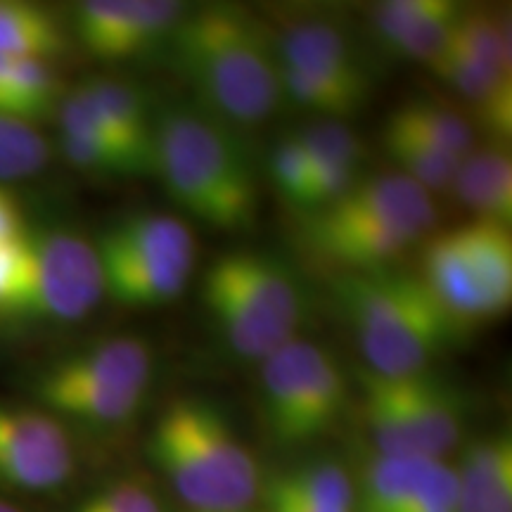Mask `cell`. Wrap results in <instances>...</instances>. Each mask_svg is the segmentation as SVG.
I'll return each mask as SVG.
<instances>
[{
  "label": "cell",
  "instance_id": "cell-1",
  "mask_svg": "<svg viewBox=\"0 0 512 512\" xmlns=\"http://www.w3.org/2000/svg\"><path fill=\"white\" fill-rule=\"evenodd\" d=\"M164 48L204 114L221 124L259 126L283 102L271 38L245 10L230 5L185 10Z\"/></svg>",
  "mask_w": 512,
  "mask_h": 512
},
{
  "label": "cell",
  "instance_id": "cell-2",
  "mask_svg": "<svg viewBox=\"0 0 512 512\" xmlns=\"http://www.w3.org/2000/svg\"><path fill=\"white\" fill-rule=\"evenodd\" d=\"M155 159L166 192L190 216L221 230L252 226L259 190L235 128L204 112L171 107L155 117Z\"/></svg>",
  "mask_w": 512,
  "mask_h": 512
},
{
  "label": "cell",
  "instance_id": "cell-3",
  "mask_svg": "<svg viewBox=\"0 0 512 512\" xmlns=\"http://www.w3.org/2000/svg\"><path fill=\"white\" fill-rule=\"evenodd\" d=\"M337 299L356 332L368 370L384 377L425 373L465 332L415 273L394 268L344 273Z\"/></svg>",
  "mask_w": 512,
  "mask_h": 512
},
{
  "label": "cell",
  "instance_id": "cell-4",
  "mask_svg": "<svg viewBox=\"0 0 512 512\" xmlns=\"http://www.w3.org/2000/svg\"><path fill=\"white\" fill-rule=\"evenodd\" d=\"M437 223L432 195L411 178H358L330 207L306 214L302 242L323 264L344 273L389 268Z\"/></svg>",
  "mask_w": 512,
  "mask_h": 512
},
{
  "label": "cell",
  "instance_id": "cell-5",
  "mask_svg": "<svg viewBox=\"0 0 512 512\" xmlns=\"http://www.w3.org/2000/svg\"><path fill=\"white\" fill-rule=\"evenodd\" d=\"M150 456L197 512H242L259 491V467L214 403L176 399L150 434Z\"/></svg>",
  "mask_w": 512,
  "mask_h": 512
},
{
  "label": "cell",
  "instance_id": "cell-6",
  "mask_svg": "<svg viewBox=\"0 0 512 512\" xmlns=\"http://www.w3.org/2000/svg\"><path fill=\"white\" fill-rule=\"evenodd\" d=\"M202 302L230 351L247 361H266L294 339L306 311L292 268L249 249L221 254L204 271Z\"/></svg>",
  "mask_w": 512,
  "mask_h": 512
},
{
  "label": "cell",
  "instance_id": "cell-7",
  "mask_svg": "<svg viewBox=\"0 0 512 512\" xmlns=\"http://www.w3.org/2000/svg\"><path fill=\"white\" fill-rule=\"evenodd\" d=\"M361 415L377 456L441 460L460 441L465 399L453 384L425 373L384 377L358 370Z\"/></svg>",
  "mask_w": 512,
  "mask_h": 512
},
{
  "label": "cell",
  "instance_id": "cell-8",
  "mask_svg": "<svg viewBox=\"0 0 512 512\" xmlns=\"http://www.w3.org/2000/svg\"><path fill=\"white\" fill-rule=\"evenodd\" d=\"M102 290L93 242L64 226L24 230L22 268L0 320L19 325H74L93 313Z\"/></svg>",
  "mask_w": 512,
  "mask_h": 512
},
{
  "label": "cell",
  "instance_id": "cell-9",
  "mask_svg": "<svg viewBox=\"0 0 512 512\" xmlns=\"http://www.w3.org/2000/svg\"><path fill=\"white\" fill-rule=\"evenodd\" d=\"M74 475L72 432L36 403L0 399V496H50Z\"/></svg>",
  "mask_w": 512,
  "mask_h": 512
},
{
  "label": "cell",
  "instance_id": "cell-10",
  "mask_svg": "<svg viewBox=\"0 0 512 512\" xmlns=\"http://www.w3.org/2000/svg\"><path fill=\"white\" fill-rule=\"evenodd\" d=\"M185 15L171 0H83L72 10V34L98 60H131L166 46Z\"/></svg>",
  "mask_w": 512,
  "mask_h": 512
},
{
  "label": "cell",
  "instance_id": "cell-11",
  "mask_svg": "<svg viewBox=\"0 0 512 512\" xmlns=\"http://www.w3.org/2000/svg\"><path fill=\"white\" fill-rule=\"evenodd\" d=\"M36 373L57 380L147 389L152 375V351L138 337H102L43 363Z\"/></svg>",
  "mask_w": 512,
  "mask_h": 512
},
{
  "label": "cell",
  "instance_id": "cell-12",
  "mask_svg": "<svg viewBox=\"0 0 512 512\" xmlns=\"http://www.w3.org/2000/svg\"><path fill=\"white\" fill-rule=\"evenodd\" d=\"M278 64L316 79L370 88V76L351 43L332 24L309 19L290 24L278 41Z\"/></svg>",
  "mask_w": 512,
  "mask_h": 512
},
{
  "label": "cell",
  "instance_id": "cell-13",
  "mask_svg": "<svg viewBox=\"0 0 512 512\" xmlns=\"http://www.w3.org/2000/svg\"><path fill=\"white\" fill-rule=\"evenodd\" d=\"M93 245L100 259L102 290L114 302L124 306H138V309H150V306L176 302L185 292V287H188V271H178V268L155 264V261H145L100 238Z\"/></svg>",
  "mask_w": 512,
  "mask_h": 512
},
{
  "label": "cell",
  "instance_id": "cell-14",
  "mask_svg": "<svg viewBox=\"0 0 512 512\" xmlns=\"http://www.w3.org/2000/svg\"><path fill=\"white\" fill-rule=\"evenodd\" d=\"M456 479L458 512H512L510 434L496 432L470 441L460 458Z\"/></svg>",
  "mask_w": 512,
  "mask_h": 512
},
{
  "label": "cell",
  "instance_id": "cell-15",
  "mask_svg": "<svg viewBox=\"0 0 512 512\" xmlns=\"http://www.w3.org/2000/svg\"><path fill=\"white\" fill-rule=\"evenodd\" d=\"M439 79L470 105L477 124L484 126L496 143H505L512 131V76L491 72L444 48L427 64Z\"/></svg>",
  "mask_w": 512,
  "mask_h": 512
},
{
  "label": "cell",
  "instance_id": "cell-16",
  "mask_svg": "<svg viewBox=\"0 0 512 512\" xmlns=\"http://www.w3.org/2000/svg\"><path fill=\"white\" fill-rule=\"evenodd\" d=\"M451 188L475 219L510 226L512 221V162L503 143L475 147L460 159Z\"/></svg>",
  "mask_w": 512,
  "mask_h": 512
},
{
  "label": "cell",
  "instance_id": "cell-17",
  "mask_svg": "<svg viewBox=\"0 0 512 512\" xmlns=\"http://www.w3.org/2000/svg\"><path fill=\"white\" fill-rule=\"evenodd\" d=\"M79 86L112 128L114 136L126 145V150L150 174H155V117L147 110L143 95L128 83L110 76H93L81 81Z\"/></svg>",
  "mask_w": 512,
  "mask_h": 512
},
{
  "label": "cell",
  "instance_id": "cell-18",
  "mask_svg": "<svg viewBox=\"0 0 512 512\" xmlns=\"http://www.w3.org/2000/svg\"><path fill=\"white\" fill-rule=\"evenodd\" d=\"M100 240L145 261H155L178 271L192 273L195 266V240L190 228L174 216L140 211L107 228Z\"/></svg>",
  "mask_w": 512,
  "mask_h": 512
},
{
  "label": "cell",
  "instance_id": "cell-19",
  "mask_svg": "<svg viewBox=\"0 0 512 512\" xmlns=\"http://www.w3.org/2000/svg\"><path fill=\"white\" fill-rule=\"evenodd\" d=\"M64 88L50 62L12 60L0 55V114L24 124H41L55 117Z\"/></svg>",
  "mask_w": 512,
  "mask_h": 512
},
{
  "label": "cell",
  "instance_id": "cell-20",
  "mask_svg": "<svg viewBox=\"0 0 512 512\" xmlns=\"http://www.w3.org/2000/svg\"><path fill=\"white\" fill-rule=\"evenodd\" d=\"M349 401V380L344 368L323 347H313L297 418H294L292 444H304L330 430L344 413Z\"/></svg>",
  "mask_w": 512,
  "mask_h": 512
},
{
  "label": "cell",
  "instance_id": "cell-21",
  "mask_svg": "<svg viewBox=\"0 0 512 512\" xmlns=\"http://www.w3.org/2000/svg\"><path fill=\"white\" fill-rule=\"evenodd\" d=\"M67 46V29L55 12L24 0H0V55L53 62Z\"/></svg>",
  "mask_w": 512,
  "mask_h": 512
},
{
  "label": "cell",
  "instance_id": "cell-22",
  "mask_svg": "<svg viewBox=\"0 0 512 512\" xmlns=\"http://www.w3.org/2000/svg\"><path fill=\"white\" fill-rule=\"evenodd\" d=\"M465 249L475 266L491 318L503 316L512 302V235L510 226L472 219L460 226Z\"/></svg>",
  "mask_w": 512,
  "mask_h": 512
},
{
  "label": "cell",
  "instance_id": "cell-23",
  "mask_svg": "<svg viewBox=\"0 0 512 512\" xmlns=\"http://www.w3.org/2000/svg\"><path fill=\"white\" fill-rule=\"evenodd\" d=\"M446 48L479 67L512 76L510 22L503 10L460 8Z\"/></svg>",
  "mask_w": 512,
  "mask_h": 512
},
{
  "label": "cell",
  "instance_id": "cell-24",
  "mask_svg": "<svg viewBox=\"0 0 512 512\" xmlns=\"http://www.w3.org/2000/svg\"><path fill=\"white\" fill-rule=\"evenodd\" d=\"M434 460L375 456L354 486L361 512H403Z\"/></svg>",
  "mask_w": 512,
  "mask_h": 512
},
{
  "label": "cell",
  "instance_id": "cell-25",
  "mask_svg": "<svg viewBox=\"0 0 512 512\" xmlns=\"http://www.w3.org/2000/svg\"><path fill=\"white\" fill-rule=\"evenodd\" d=\"M382 147L389 159L396 164V174L411 178L415 185L422 190L432 192L448 190L456 176L458 159L448 157L446 152L425 143V140L406 131V128L394 124V121H384L382 126Z\"/></svg>",
  "mask_w": 512,
  "mask_h": 512
},
{
  "label": "cell",
  "instance_id": "cell-26",
  "mask_svg": "<svg viewBox=\"0 0 512 512\" xmlns=\"http://www.w3.org/2000/svg\"><path fill=\"white\" fill-rule=\"evenodd\" d=\"M394 124L415 133V136L446 152L448 157L463 159L475 150V131L470 121L460 117L451 107L427 98H411L387 117Z\"/></svg>",
  "mask_w": 512,
  "mask_h": 512
},
{
  "label": "cell",
  "instance_id": "cell-27",
  "mask_svg": "<svg viewBox=\"0 0 512 512\" xmlns=\"http://www.w3.org/2000/svg\"><path fill=\"white\" fill-rule=\"evenodd\" d=\"M268 484H273L275 489L292 496L294 501L311 505V508L328 512L356 510L354 482H351L347 472H344L337 463H332V460L294 467L290 472L271 477Z\"/></svg>",
  "mask_w": 512,
  "mask_h": 512
},
{
  "label": "cell",
  "instance_id": "cell-28",
  "mask_svg": "<svg viewBox=\"0 0 512 512\" xmlns=\"http://www.w3.org/2000/svg\"><path fill=\"white\" fill-rule=\"evenodd\" d=\"M280 86H283V98H290L297 107L335 121L356 114L370 95V88L316 79L285 67H280Z\"/></svg>",
  "mask_w": 512,
  "mask_h": 512
},
{
  "label": "cell",
  "instance_id": "cell-29",
  "mask_svg": "<svg viewBox=\"0 0 512 512\" xmlns=\"http://www.w3.org/2000/svg\"><path fill=\"white\" fill-rule=\"evenodd\" d=\"M460 5L451 0H415V10L389 53L430 64L446 48Z\"/></svg>",
  "mask_w": 512,
  "mask_h": 512
},
{
  "label": "cell",
  "instance_id": "cell-30",
  "mask_svg": "<svg viewBox=\"0 0 512 512\" xmlns=\"http://www.w3.org/2000/svg\"><path fill=\"white\" fill-rule=\"evenodd\" d=\"M53 150L36 126L0 114V183L34 178L50 164Z\"/></svg>",
  "mask_w": 512,
  "mask_h": 512
},
{
  "label": "cell",
  "instance_id": "cell-31",
  "mask_svg": "<svg viewBox=\"0 0 512 512\" xmlns=\"http://www.w3.org/2000/svg\"><path fill=\"white\" fill-rule=\"evenodd\" d=\"M294 136L302 145L309 166L342 164L361 169L363 159H366L363 140L349 126H344L342 121H320V124L304 128L302 133H294Z\"/></svg>",
  "mask_w": 512,
  "mask_h": 512
},
{
  "label": "cell",
  "instance_id": "cell-32",
  "mask_svg": "<svg viewBox=\"0 0 512 512\" xmlns=\"http://www.w3.org/2000/svg\"><path fill=\"white\" fill-rule=\"evenodd\" d=\"M403 512H458L456 470L444 460H434Z\"/></svg>",
  "mask_w": 512,
  "mask_h": 512
},
{
  "label": "cell",
  "instance_id": "cell-33",
  "mask_svg": "<svg viewBox=\"0 0 512 512\" xmlns=\"http://www.w3.org/2000/svg\"><path fill=\"white\" fill-rule=\"evenodd\" d=\"M72 512H162L157 498L138 482L102 486L74 505Z\"/></svg>",
  "mask_w": 512,
  "mask_h": 512
},
{
  "label": "cell",
  "instance_id": "cell-34",
  "mask_svg": "<svg viewBox=\"0 0 512 512\" xmlns=\"http://www.w3.org/2000/svg\"><path fill=\"white\" fill-rule=\"evenodd\" d=\"M306 176H309V162H306V155L297 136L280 140L271 155V178L275 188L280 190V195L294 204V207H297L299 195L304 190Z\"/></svg>",
  "mask_w": 512,
  "mask_h": 512
},
{
  "label": "cell",
  "instance_id": "cell-35",
  "mask_svg": "<svg viewBox=\"0 0 512 512\" xmlns=\"http://www.w3.org/2000/svg\"><path fill=\"white\" fill-rule=\"evenodd\" d=\"M22 252H24V233L17 240L0 242V309H3L8 297L15 290L22 268Z\"/></svg>",
  "mask_w": 512,
  "mask_h": 512
},
{
  "label": "cell",
  "instance_id": "cell-36",
  "mask_svg": "<svg viewBox=\"0 0 512 512\" xmlns=\"http://www.w3.org/2000/svg\"><path fill=\"white\" fill-rule=\"evenodd\" d=\"M27 230L22 207L8 185L0 183V242L17 240Z\"/></svg>",
  "mask_w": 512,
  "mask_h": 512
},
{
  "label": "cell",
  "instance_id": "cell-37",
  "mask_svg": "<svg viewBox=\"0 0 512 512\" xmlns=\"http://www.w3.org/2000/svg\"><path fill=\"white\" fill-rule=\"evenodd\" d=\"M264 498H266L268 512H328V510H318V508H311V505L294 501L292 496H287L280 489H275L273 484H266Z\"/></svg>",
  "mask_w": 512,
  "mask_h": 512
},
{
  "label": "cell",
  "instance_id": "cell-38",
  "mask_svg": "<svg viewBox=\"0 0 512 512\" xmlns=\"http://www.w3.org/2000/svg\"><path fill=\"white\" fill-rule=\"evenodd\" d=\"M0 512H24V510L19 508L15 501H10V498L0 496Z\"/></svg>",
  "mask_w": 512,
  "mask_h": 512
}]
</instances>
